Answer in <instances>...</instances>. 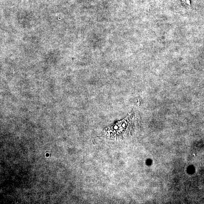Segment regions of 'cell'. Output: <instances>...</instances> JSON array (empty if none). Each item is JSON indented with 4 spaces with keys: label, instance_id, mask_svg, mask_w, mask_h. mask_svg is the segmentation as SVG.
<instances>
[{
    "label": "cell",
    "instance_id": "obj_2",
    "mask_svg": "<svg viewBox=\"0 0 204 204\" xmlns=\"http://www.w3.org/2000/svg\"><path fill=\"white\" fill-rule=\"evenodd\" d=\"M180 1L183 4L186 6L190 7L191 6V2H190V0H180Z\"/></svg>",
    "mask_w": 204,
    "mask_h": 204
},
{
    "label": "cell",
    "instance_id": "obj_1",
    "mask_svg": "<svg viewBox=\"0 0 204 204\" xmlns=\"http://www.w3.org/2000/svg\"><path fill=\"white\" fill-rule=\"evenodd\" d=\"M136 124V116L131 113L125 118L104 129L103 136L107 138L116 139L125 138L133 132Z\"/></svg>",
    "mask_w": 204,
    "mask_h": 204
},
{
    "label": "cell",
    "instance_id": "obj_3",
    "mask_svg": "<svg viewBox=\"0 0 204 204\" xmlns=\"http://www.w3.org/2000/svg\"><path fill=\"white\" fill-rule=\"evenodd\" d=\"M156 1L157 3H162L163 2V1H164V0H156Z\"/></svg>",
    "mask_w": 204,
    "mask_h": 204
}]
</instances>
